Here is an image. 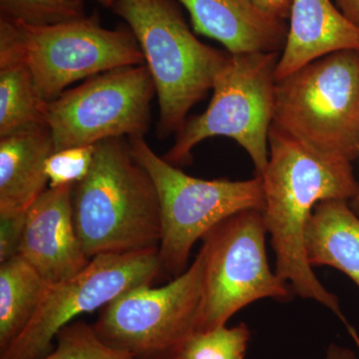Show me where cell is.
<instances>
[{"mask_svg":"<svg viewBox=\"0 0 359 359\" xmlns=\"http://www.w3.org/2000/svg\"><path fill=\"white\" fill-rule=\"evenodd\" d=\"M264 224L276 256V273L302 299L318 302L346 325L359 347V337L344 318L339 299L327 290L306 259V231L314 208L327 200L351 202L359 182L351 162L316 153L271 125L269 161L261 175Z\"/></svg>","mask_w":359,"mask_h":359,"instance_id":"6da1fadb","label":"cell"},{"mask_svg":"<svg viewBox=\"0 0 359 359\" xmlns=\"http://www.w3.org/2000/svg\"><path fill=\"white\" fill-rule=\"evenodd\" d=\"M78 237L86 256L159 249V197L150 175L135 160L128 140L95 145L86 178L73 189Z\"/></svg>","mask_w":359,"mask_h":359,"instance_id":"7a4b0ae2","label":"cell"},{"mask_svg":"<svg viewBox=\"0 0 359 359\" xmlns=\"http://www.w3.org/2000/svg\"><path fill=\"white\" fill-rule=\"evenodd\" d=\"M112 9L136 37L154 82L158 136L178 133L212 89L228 52L200 41L171 0H115Z\"/></svg>","mask_w":359,"mask_h":359,"instance_id":"3957f363","label":"cell"},{"mask_svg":"<svg viewBox=\"0 0 359 359\" xmlns=\"http://www.w3.org/2000/svg\"><path fill=\"white\" fill-rule=\"evenodd\" d=\"M21 63L51 102L71 84L101 73L145 65L130 29H107L97 16L52 25L0 18V65Z\"/></svg>","mask_w":359,"mask_h":359,"instance_id":"277c9868","label":"cell"},{"mask_svg":"<svg viewBox=\"0 0 359 359\" xmlns=\"http://www.w3.org/2000/svg\"><path fill=\"white\" fill-rule=\"evenodd\" d=\"M276 128L318 154L359 158V52L330 54L276 81Z\"/></svg>","mask_w":359,"mask_h":359,"instance_id":"5b68a950","label":"cell"},{"mask_svg":"<svg viewBox=\"0 0 359 359\" xmlns=\"http://www.w3.org/2000/svg\"><path fill=\"white\" fill-rule=\"evenodd\" d=\"M280 53L226 54L209 106L188 118L164 159L174 166L192 161V151L205 139L226 137L250 156L257 175L269 161V135L275 115L276 66Z\"/></svg>","mask_w":359,"mask_h":359,"instance_id":"8992f818","label":"cell"},{"mask_svg":"<svg viewBox=\"0 0 359 359\" xmlns=\"http://www.w3.org/2000/svg\"><path fill=\"white\" fill-rule=\"evenodd\" d=\"M135 160L147 171L159 197L163 271L177 278L189 268L194 245L215 226L247 210L264 209L259 176L244 181L204 180L184 173L156 154L145 137L128 139Z\"/></svg>","mask_w":359,"mask_h":359,"instance_id":"52a82bcc","label":"cell"},{"mask_svg":"<svg viewBox=\"0 0 359 359\" xmlns=\"http://www.w3.org/2000/svg\"><path fill=\"white\" fill-rule=\"evenodd\" d=\"M204 264L200 249L189 268L168 285H141L119 295L94 323L97 334L136 359H178L199 332Z\"/></svg>","mask_w":359,"mask_h":359,"instance_id":"ba28073f","label":"cell"},{"mask_svg":"<svg viewBox=\"0 0 359 359\" xmlns=\"http://www.w3.org/2000/svg\"><path fill=\"white\" fill-rule=\"evenodd\" d=\"M263 211L233 215L205 236L204 297L199 332L224 327L241 309L264 299L287 301L292 289L269 266Z\"/></svg>","mask_w":359,"mask_h":359,"instance_id":"9c48e42d","label":"cell"},{"mask_svg":"<svg viewBox=\"0 0 359 359\" xmlns=\"http://www.w3.org/2000/svg\"><path fill=\"white\" fill-rule=\"evenodd\" d=\"M156 89L145 65L101 73L49 102L54 151L109 139L145 137Z\"/></svg>","mask_w":359,"mask_h":359,"instance_id":"30bf717a","label":"cell"},{"mask_svg":"<svg viewBox=\"0 0 359 359\" xmlns=\"http://www.w3.org/2000/svg\"><path fill=\"white\" fill-rule=\"evenodd\" d=\"M163 271L159 249L92 257L79 273L45 290L39 308L0 359H40L56 335L80 314L105 308L127 290L151 285Z\"/></svg>","mask_w":359,"mask_h":359,"instance_id":"8fae6325","label":"cell"},{"mask_svg":"<svg viewBox=\"0 0 359 359\" xmlns=\"http://www.w3.org/2000/svg\"><path fill=\"white\" fill-rule=\"evenodd\" d=\"M74 186L49 187L26 215L20 256L48 285L76 276L90 262L75 224Z\"/></svg>","mask_w":359,"mask_h":359,"instance_id":"7c38bea8","label":"cell"},{"mask_svg":"<svg viewBox=\"0 0 359 359\" xmlns=\"http://www.w3.org/2000/svg\"><path fill=\"white\" fill-rule=\"evenodd\" d=\"M195 32L219 42L231 54L283 51L285 20L259 11L250 0H179Z\"/></svg>","mask_w":359,"mask_h":359,"instance_id":"4fadbf2b","label":"cell"},{"mask_svg":"<svg viewBox=\"0 0 359 359\" xmlns=\"http://www.w3.org/2000/svg\"><path fill=\"white\" fill-rule=\"evenodd\" d=\"M341 51L359 52V26L332 0H292L276 81L304 66Z\"/></svg>","mask_w":359,"mask_h":359,"instance_id":"5bb4252c","label":"cell"},{"mask_svg":"<svg viewBox=\"0 0 359 359\" xmlns=\"http://www.w3.org/2000/svg\"><path fill=\"white\" fill-rule=\"evenodd\" d=\"M53 152L47 125L0 138V214L27 211L47 190L45 163Z\"/></svg>","mask_w":359,"mask_h":359,"instance_id":"9a60e30c","label":"cell"},{"mask_svg":"<svg viewBox=\"0 0 359 359\" xmlns=\"http://www.w3.org/2000/svg\"><path fill=\"white\" fill-rule=\"evenodd\" d=\"M304 245L311 268L339 269L359 289V216L349 201L318 203L309 219Z\"/></svg>","mask_w":359,"mask_h":359,"instance_id":"2e32d148","label":"cell"},{"mask_svg":"<svg viewBox=\"0 0 359 359\" xmlns=\"http://www.w3.org/2000/svg\"><path fill=\"white\" fill-rule=\"evenodd\" d=\"M48 285L20 255L0 264V353L27 327Z\"/></svg>","mask_w":359,"mask_h":359,"instance_id":"e0dca14e","label":"cell"},{"mask_svg":"<svg viewBox=\"0 0 359 359\" xmlns=\"http://www.w3.org/2000/svg\"><path fill=\"white\" fill-rule=\"evenodd\" d=\"M48 107L26 66L16 62L0 65V138L47 125Z\"/></svg>","mask_w":359,"mask_h":359,"instance_id":"ac0fdd59","label":"cell"},{"mask_svg":"<svg viewBox=\"0 0 359 359\" xmlns=\"http://www.w3.org/2000/svg\"><path fill=\"white\" fill-rule=\"evenodd\" d=\"M55 346L40 359H136L106 344L93 325L72 321L56 335Z\"/></svg>","mask_w":359,"mask_h":359,"instance_id":"d6986e66","label":"cell"},{"mask_svg":"<svg viewBox=\"0 0 359 359\" xmlns=\"http://www.w3.org/2000/svg\"><path fill=\"white\" fill-rule=\"evenodd\" d=\"M250 339V332L245 323L198 332L187 342L178 359H245Z\"/></svg>","mask_w":359,"mask_h":359,"instance_id":"ffe728a7","label":"cell"},{"mask_svg":"<svg viewBox=\"0 0 359 359\" xmlns=\"http://www.w3.org/2000/svg\"><path fill=\"white\" fill-rule=\"evenodd\" d=\"M1 18L52 25L86 18L84 0H0Z\"/></svg>","mask_w":359,"mask_h":359,"instance_id":"44dd1931","label":"cell"},{"mask_svg":"<svg viewBox=\"0 0 359 359\" xmlns=\"http://www.w3.org/2000/svg\"><path fill=\"white\" fill-rule=\"evenodd\" d=\"M94 153L95 145L54 151L45 163L49 187L76 185L86 178L93 164Z\"/></svg>","mask_w":359,"mask_h":359,"instance_id":"7402d4cb","label":"cell"},{"mask_svg":"<svg viewBox=\"0 0 359 359\" xmlns=\"http://www.w3.org/2000/svg\"><path fill=\"white\" fill-rule=\"evenodd\" d=\"M26 215L27 211L0 214V264L20 255Z\"/></svg>","mask_w":359,"mask_h":359,"instance_id":"603a6c76","label":"cell"},{"mask_svg":"<svg viewBox=\"0 0 359 359\" xmlns=\"http://www.w3.org/2000/svg\"><path fill=\"white\" fill-rule=\"evenodd\" d=\"M250 2L273 18L285 21L290 18L292 0H250Z\"/></svg>","mask_w":359,"mask_h":359,"instance_id":"cb8c5ba5","label":"cell"},{"mask_svg":"<svg viewBox=\"0 0 359 359\" xmlns=\"http://www.w3.org/2000/svg\"><path fill=\"white\" fill-rule=\"evenodd\" d=\"M340 11L359 26V0H334Z\"/></svg>","mask_w":359,"mask_h":359,"instance_id":"d4e9b609","label":"cell"},{"mask_svg":"<svg viewBox=\"0 0 359 359\" xmlns=\"http://www.w3.org/2000/svg\"><path fill=\"white\" fill-rule=\"evenodd\" d=\"M325 359H358V358L351 349L332 344L328 347Z\"/></svg>","mask_w":359,"mask_h":359,"instance_id":"484cf974","label":"cell"},{"mask_svg":"<svg viewBox=\"0 0 359 359\" xmlns=\"http://www.w3.org/2000/svg\"><path fill=\"white\" fill-rule=\"evenodd\" d=\"M351 208H353V211L356 212V214L359 216V189L358 192L356 194L355 197H354V199L351 201Z\"/></svg>","mask_w":359,"mask_h":359,"instance_id":"4316f807","label":"cell"},{"mask_svg":"<svg viewBox=\"0 0 359 359\" xmlns=\"http://www.w3.org/2000/svg\"><path fill=\"white\" fill-rule=\"evenodd\" d=\"M103 6L105 7H112L113 4H114L115 0H98Z\"/></svg>","mask_w":359,"mask_h":359,"instance_id":"83f0119b","label":"cell"}]
</instances>
